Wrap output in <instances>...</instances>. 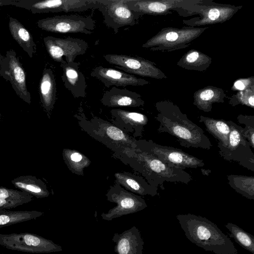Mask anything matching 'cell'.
<instances>
[{"label":"cell","instance_id":"1","mask_svg":"<svg viewBox=\"0 0 254 254\" xmlns=\"http://www.w3.org/2000/svg\"><path fill=\"white\" fill-rule=\"evenodd\" d=\"M118 158L140 174L151 185L164 189V183L188 184L191 176L184 170L171 166L154 155L138 149L126 148L116 153Z\"/></svg>","mask_w":254,"mask_h":254},{"label":"cell","instance_id":"2","mask_svg":"<svg viewBox=\"0 0 254 254\" xmlns=\"http://www.w3.org/2000/svg\"><path fill=\"white\" fill-rule=\"evenodd\" d=\"M176 218L187 238L197 246L215 254H238L228 236L205 217L188 213Z\"/></svg>","mask_w":254,"mask_h":254},{"label":"cell","instance_id":"3","mask_svg":"<svg viewBox=\"0 0 254 254\" xmlns=\"http://www.w3.org/2000/svg\"><path fill=\"white\" fill-rule=\"evenodd\" d=\"M158 110L159 113L156 117L159 123L158 132L171 134L185 147L211 149V142L203 129L190 120L186 115L175 108L160 107Z\"/></svg>","mask_w":254,"mask_h":254},{"label":"cell","instance_id":"4","mask_svg":"<svg viewBox=\"0 0 254 254\" xmlns=\"http://www.w3.org/2000/svg\"><path fill=\"white\" fill-rule=\"evenodd\" d=\"M82 128L90 135L117 153L126 148L136 149V139L123 129L97 117L91 121L79 119Z\"/></svg>","mask_w":254,"mask_h":254},{"label":"cell","instance_id":"5","mask_svg":"<svg viewBox=\"0 0 254 254\" xmlns=\"http://www.w3.org/2000/svg\"><path fill=\"white\" fill-rule=\"evenodd\" d=\"M230 132L228 142L224 146L217 144L219 154L225 160L237 162L243 167L254 171V153L251 144L245 137L243 128L229 121Z\"/></svg>","mask_w":254,"mask_h":254},{"label":"cell","instance_id":"6","mask_svg":"<svg viewBox=\"0 0 254 254\" xmlns=\"http://www.w3.org/2000/svg\"><path fill=\"white\" fill-rule=\"evenodd\" d=\"M135 143L136 149L150 153L171 166L184 170L204 166L202 160L177 148L158 144L151 140H136Z\"/></svg>","mask_w":254,"mask_h":254},{"label":"cell","instance_id":"7","mask_svg":"<svg viewBox=\"0 0 254 254\" xmlns=\"http://www.w3.org/2000/svg\"><path fill=\"white\" fill-rule=\"evenodd\" d=\"M0 245L13 251L29 253H50L63 251L52 241L35 234H0Z\"/></svg>","mask_w":254,"mask_h":254},{"label":"cell","instance_id":"8","mask_svg":"<svg viewBox=\"0 0 254 254\" xmlns=\"http://www.w3.org/2000/svg\"><path fill=\"white\" fill-rule=\"evenodd\" d=\"M106 195L108 201L116 203L117 206L107 213L101 214L102 219L105 220L111 221L123 215L138 212L147 206L142 197L129 192L118 184L112 186Z\"/></svg>","mask_w":254,"mask_h":254},{"label":"cell","instance_id":"9","mask_svg":"<svg viewBox=\"0 0 254 254\" xmlns=\"http://www.w3.org/2000/svg\"><path fill=\"white\" fill-rule=\"evenodd\" d=\"M41 29L56 33L91 34L95 28V21L90 17L76 14L56 15L39 20Z\"/></svg>","mask_w":254,"mask_h":254},{"label":"cell","instance_id":"10","mask_svg":"<svg viewBox=\"0 0 254 254\" xmlns=\"http://www.w3.org/2000/svg\"><path fill=\"white\" fill-rule=\"evenodd\" d=\"M44 42L50 57L61 64L74 62L76 57L84 55L88 48L85 40L70 37L47 36L44 38Z\"/></svg>","mask_w":254,"mask_h":254},{"label":"cell","instance_id":"11","mask_svg":"<svg viewBox=\"0 0 254 254\" xmlns=\"http://www.w3.org/2000/svg\"><path fill=\"white\" fill-rule=\"evenodd\" d=\"M98 10L103 16L105 25L115 33L121 27L135 25L142 15L130 9L126 0H103L102 5Z\"/></svg>","mask_w":254,"mask_h":254},{"label":"cell","instance_id":"12","mask_svg":"<svg viewBox=\"0 0 254 254\" xmlns=\"http://www.w3.org/2000/svg\"><path fill=\"white\" fill-rule=\"evenodd\" d=\"M103 0H46L35 1L29 6L35 13L81 12L100 8Z\"/></svg>","mask_w":254,"mask_h":254},{"label":"cell","instance_id":"13","mask_svg":"<svg viewBox=\"0 0 254 254\" xmlns=\"http://www.w3.org/2000/svg\"><path fill=\"white\" fill-rule=\"evenodd\" d=\"M104 59L115 67L124 72L142 76L155 77L157 71L152 63L138 57L119 54H107Z\"/></svg>","mask_w":254,"mask_h":254},{"label":"cell","instance_id":"14","mask_svg":"<svg viewBox=\"0 0 254 254\" xmlns=\"http://www.w3.org/2000/svg\"><path fill=\"white\" fill-rule=\"evenodd\" d=\"M90 75L101 81L107 88L112 85L125 87L128 85L139 86L148 83L147 81L138 78L132 74L103 66L95 67Z\"/></svg>","mask_w":254,"mask_h":254},{"label":"cell","instance_id":"15","mask_svg":"<svg viewBox=\"0 0 254 254\" xmlns=\"http://www.w3.org/2000/svg\"><path fill=\"white\" fill-rule=\"evenodd\" d=\"M111 114L114 125L124 131L131 132L134 137L142 135L144 127L148 121L145 115L137 112L113 109Z\"/></svg>","mask_w":254,"mask_h":254},{"label":"cell","instance_id":"16","mask_svg":"<svg viewBox=\"0 0 254 254\" xmlns=\"http://www.w3.org/2000/svg\"><path fill=\"white\" fill-rule=\"evenodd\" d=\"M79 62L61 64L62 79L64 87L75 98L85 97L87 87L85 77L79 70Z\"/></svg>","mask_w":254,"mask_h":254},{"label":"cell","instance_id":"17","mask_svg":"<svg viewBox=\"0 0 254 254\" xmlns=\"http://www.w3.org/2000/svg\"><path fill=\"white\" fill-rule=\"evenodd\" d=\"M112 241L117 254H143L144 242L138 229L132 226L121 234L115 233Z\"/></svg>","mask_w":254,"mask_h":254},{"label":"cell","instance_id":"18","mask_svg":"<svg viewBox=\"0 0 254 254\" xmlns=\"http://www.w3.org/2000/svg\"><path fill=\"white\" fill-rule=\"evenodd\" d=\"M101 102L103 105L109 107H138L144 104L138 93L116 86L105 92Z\"/></svg>","mask_w":254,"mask_h":254},{"label":"cell","instance_id":"19","mask_svg":"<svg viewBox=\"0 0 254 254\" xmlns=\"http://www.w3.org/2000/svg\"><path fill=\"white\" fill-rule=\"evenodd\" d=\"M116 184L124 187L126 190L141 196H154L159 194L157 187L150 185L142 177L128 172L116 173Z\"/></svg>","mask_w":254,"mask_h":254},{"label":"cell","instance_id":"20","mask_svg":"<svg viewBox=\"0 0 254 254\" xmlns=\"http://www.w3.org/2000/svg\"><path fill=\"white\" fill-rule=\"evenodd\" d=\"M5 73L8 76L19 96L30 104L31 98L27 89L24 70L18 60L13 55L9 56L8 66Z\"/></svg>","mask_w":254,"mask_h":254},{"label":"cell","instance_id":"21","mask_svg":"<svg viewBox=\"0 0 254 254\" xmlns=\"http://www.w3.org/2000/svg\"><path fill=\"white\" fill-rule=\"evenodd\" d=\"M11 182L15 188L21 191L37 198L47 197L50 194L45 183L36 176H21L13 179Z\"/></svg>","mask_w":254,"mask_h":254},{"label":"cell","instance_id":"22","mask_svg":"<svg viewBox=\"0 0 254 254\" xmlns=\"http://www.w3.org/2000/svg\"><path fill=\"white\" fill-rule=\"evenodd\" d=\"M55 75L50 68L43 71L40 82L41 101L43 108L47 113L52 110L56 99V86Z\"/></svg>","mask_w":254,"mask_h":254},{"label":"cell","instance_id":"23","mask_svg":"<svg viewBox=\"0 0 254 254\" xmlns=\"http://www.w3.org/2000/svg\"><path fill=\"white\" fill-rule=\"evenodd\" d=\"M199 122L204 124L206 130L218 140V144L227 145L231 129L229 121L200 116Z\"/></svg>","mask_w":254,"mask_h":254},{"label":"cell","instance_id":"24","mask_svg":"<svg viewBox=\"0 0 254 254\" xmlns=\"http://www.w3.org/2000/svg\"><path fill=\"white\" fill-rule=\"evenodd\" d=\"M33 199L32 195L25 192L0 186V210L14 208Z\"/></svg>","mask_w":254,"mask_h":254},{"label":"cell","instance_id":"25","mask_svg":"<svg viewBox=\"0 0 254 254\" xmlns=\"http://www.w3.org/2000/svg\"><path fill=\"white\" fill-rule=\"evenodd\" d=\"M9 29L12 37L32 57L36 46L28 31L17 19L11 17L9 22Z\"/></svg>","mask_w":254,"mask_h":254},{"label":"cell","instance_id":"26","mask_svg":"<svg viewBox=\"0 0 254 254\" xmlns=\"http://www.w3.org/2000/svg\"><path fill=\"white\" fill-rule=\"evenodd\" d=\"M43 214V212L36 210H0V227L36 219Z\"/></svg>","mask_w":254,"mask_h":254},{"label":"cell","instance_id":"27","mask_svg":"<svg viewBox=\"0 0 254 254\" xmlns=\"http://www.w3.org/2000/svg\"><path fill=\"white\" fill-rule=\"evenodd\" d=\"M230 186L237 192L249 199H254V177L244 175L227 176Z\"/></svg>","mask_w":254,"mask_h":254},{"label":"cell","instance_id":"28","mask_svg":"<svg viewBox=\"0 0 254 254\" xmlns=\"http://www.w3.org/2000/svg\"><path fill=\"white\" fill-rule=\"evenodd\" d=\"M63 156L68 169L76 174L83 175L84 169L90 163L85 156L75 150L64 149Z\"/></svg>","mask_w":254,"mask_h":254},{"label":"cell","instance_id":"29","mask_svg":"<svg viewBox=\"0 0 254 254\" xmlns=\"http://www.w3.org/2000/svg\"><path fill=\"white\" fill-rule=\"evenodd\" d=\"M225 227L230 232L229 237L233 238L241 247L254 254V237L235 224L227 223Z\"/></svg>","mask_w":254,"mask_h":254},{"label":"cell","instance_id":"30","mask_svg":"<svg viewBox=\"0 0 254 254\" xmlns=\"http://www.w3.org/2000/svg\"><path fill=\"white\" fill-rule=\"evenodd\" d=\"M240 124L245 125L243 128V134L245 137L250 143L251 147L254 148V118L253 116H244L240 115L238 117Z\"/></svg>","mask_w":254,"mask_h":254},{"label":"cell","instance_id":"31","mask_svg":"<svg viewBox=\"0 0 254 254\" xmlns=\"http://www.w3.org/2000/svg\"><path fill=\"white\" fill-rule=\"evenodd\" d=\"M220 12V10L218 8H211L208 12L207 17L211 21L217 20L221 15Z\"/></svg>","mask_w":254,"mask_h":254},{"label":"cell","instance_id":"32","mask_svg":"<svg viewBox=\"0 0 254 254\" xmlns=\"http://www.w3.org/2000/svg\"><path fill=\"white\" fill-rule=\"evenodd\" d=\"M199 57V53L196 51H194L187 55L186 58V60L189 63H193L198 59Z\"/></svg>","mask_w":254,"mask_h":254},{"label":"cell","instance_id":"33","mask_svg":"<svg viewBox=\"0 0 254 254\" xmlns=\"http://www.w3.org/2000/svg\"><path fill=\"white\" fill-rule=\"evenodd\" d=\"M179 34L178 33L174 31H171L167 33L165 36V39L169 42H174L178 39Z\"/></svg>","mask_w":254,"mask_h":254},{"label":"cell","instance_id":"34","mask_svg":"<svg viewBox=\"0 0 254 254\" xmlns=\"http://www.w3.org/2000/svg\"><path fill=\"white\" fill-rule=\"evenodd\" d=\"M234 86L236 88L240 90H243L245 88L244 83L241 80H237L234 83Z\"/></svg>","mask_w":254,"mask_h":254},{"label":"cell","instance_id":"35","mask_svg":"<svg viewBox=\"0 0 254 254\" xmlns=\"http://www.w3.org/2000/svg\"><path fill=\"white\" fill-rule=\"evenodd\" d=\"M200 170L202 174L204 176H208L211 173V170L210 169H201Z\"/></svg>","mask_w":254,"mask_h":254},{"label":"cell","instance_id":"36","mask_svg":"<svg viewBox=\"0 0 254 254\" xmlns=\"http://www.w3.org/2000/svg\"></svg>","mask_w":254,"mask_h":254},{"label":"cell","instance_id":"37","mask_svg":"<svg viewBox=\"0 0 254 254\" xmlns=\"http://www.w3.org/2000/svg\"></svg>","mask_w":254,"mask_h":254}]
</instances>
